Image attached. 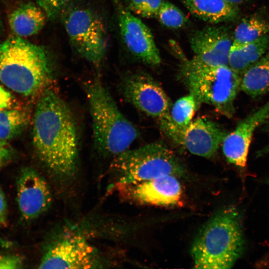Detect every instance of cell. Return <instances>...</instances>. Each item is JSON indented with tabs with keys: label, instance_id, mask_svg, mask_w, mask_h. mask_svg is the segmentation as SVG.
Segmentation results:
<instances>
[{
	"label": "cell",
	"instance_id": "6da1fadb",
	"mask_svg": "<svg viewBox=\"0 0 269 269\" xmlns=\"http://www.w3.org/2000/svg\"><path fill=\"white\" fill-rule=\"evenodd\" d=\"M32 142L39 160L54 178L63 183L74 178L78 157L76 124L70 109L51 86L38 96Z\"/></svg>",
	"mask_w": 269,
	"mask_h": 269
},
{
	"label": "cell",
	"instance_id": "7a4b0ae2",
	"mask_svg": "<svg viewBox=\"0 0 269 269\" xmlns=\"http://www.w3.org/2000/svg\"><path fill=\"white\" fill-rule=\"evenodd\" d=\"M53 66L48 51L18 36L0 44V81L26 97L39 96L50 86Z\"/></svg>",
	"mask_w": 269,
	"mask_h": 269
},
{
	"label": "cell",
	"instance_id": "3957f363",
	"mask_svg": "<svg viewBox=\"0 0 269 269\" xmlns=\"http://www.w3.org/2000/svg\"><path fill=\"white\" fill-rule=\"evenodd\" d=\"M244 248L241 218L237 210H220L201 227L191 248L194 268L229 269L241 257Z\"/></svg>",
	"mask_w": 269,
	"mask_h": 269
},
{
	"label": "cell",
	"instance_id": "277c9868",
	"mask_svg": "<svg viewBox=\"0 0 269 269\" xmlns=\"http://www.w3.org/2000/svg\"><path fill=\"white\" fill-rule=\"evenodd\" d=\"M92 120L95 146L105 156H116L128 150L138 132L118 109L98 78L84 84Z\"/></svg>",
	"mask_w": 269,
	"mask_h": 269
},
{
	"label": "cell",
	"instance_id": "5b68a950",
	"mask_svg": "<svg viewBox=\"0 0 269 269\" xmlns=\"http://www.w3.org/2000/svg\"><path fill=\"white\" fill-rule=\"evenodd\" d=\"M180 75L198 106L207 104L227 118L233 117L241 75L228 65H207L193 58L184 59Z\"/></svg>",
	"mask_w": 269,
	"mask_h": 269
},
{
	"label": "cell",
	"instance_id": "8992f818",
	"mask_svg": "<svg viewBox=\"0 0 269 269\" xmlns=\"http://www.w3.org/2000/svg\"><path fill=\"white\" fill-rule=\"evenodd\" d=\"M111 169L116 184L136 183L166 175L178 177L185 174L184 166L173 152L157 142L119 154L113 161Z\"/></svg>",
	"mask_w": 269,
	"mask_h": 269
},
{
	"label": "cell",
	"instance_id": "52a82bcc",
	"mask_svg": "<svg viewBox=\"0 0 269 269\" xmlns=\"http://www.w3.org/2000/svg\"><path fill=\"white\" fill-rule=\"evenodd\" d=\"M63 24L71 43L78 53L98 65L104 59L107 47V33L101 17L88 7L67 8L62 14Z\"/></svg>",
	"mask_w": 269,
	"mask_h": 269
},
{
	"label": "cell",
	"instance_id": "ba28073f",
	"mask_svg": "<svg viewBox=\"0 0 269 269\" xmlns=\"http://www.w3.org/2000/svg\"><path fill=\"white\" fill-rule=\"evenodd\" d=\"M104 263L98 250L85 237L69 233L60 235L47 245L39 268H101Z\"/></svg>",
	"mask_w": 269,
	"mask_h": 269
},
{
	"label": "cell",
	"instance_id": "9c48e42d",
	"mask_svg": "<svg viewBox=\"0 0 269 269\" xmlns=\"http://www.w3.org/2000/svg\"><path fill=\"white\" fill-rule=\"evenodd\" d=\"M160 126L174 142L193 154L206 158L215 155L228 134L218 123L205 118L197 119L183 129L176 128L172 121L162 123Z\"/></svg>",
	"mask_w": 269,
	"mask_h": 269
},
{
	"label": "cell",
	"instance_id": "30bf717a",
	"mask_svg": "<svg viewBox=\"0 0 269 269\" xmlns=\"http://www.w3.org/2000/svg\"><path fill=\"white\" fill-rule=\"evenodd\" d=\"M124 98L138 110L159 122L171 118V103L161 87L150 75L130 74L121 83Z\"/></svg>",
	"mask_w": 269,
	"mask_h": 269
},
{
	"label": "cell",
	"instance_id": "8fae6325",
	"mask_svg": "<svg viewBox=\"0 0 269 269\" xmlns=\"http://www.w3.org/2000/svg\"><path fill=\"white\" fill-rule=\"evenodd\" d=\"M113 2L119 31L128 50L145 64L159 65L161 62L159 52L149 28L120 0H113Z\"/></svg>",
	"mask_w": 269,
	"mask_h": 269
},
{
	"label": "cell",
	"instance_id": "7c38bea8",
	"mask_svg": "<svg viewBox=\"0 0 269 269\" xmlns=\"http://www.w3.org/2000/svg\"><path fill=\"white\" fill-rule=\"evenodd\" d=\"M177 176L166 175L136 183L116 184L120 196L138 204L167 206L176 204L182 193Z\"/></svg>",
	"mask_w": 269,
	"mask_h": 269
},
{
	"label": "cell",
	"instance_id": "4fadbf2b",
	"mask_svg": "<svg viewBox=\"0 0 269 269\" xmlns=\"http://www.w3.org/2000/svg\"><path fill=\"white\" fill-rule=\"evenodd\" d=\"M16 202L22 218L34 220L45 213L51 206L52 195L45 178L34 169L23 168L16 184Z\"/></svg>",
	"mask_w": 269,
	"mask_h": 269
},
{
	"label": "cell",
	"instance_id": "5bb4252c",
	"mask_svg": "<svg viewBox=\"0 0 269 269\" xmlns=\"http://www.w3.org/2000/svg\"><path fill=\"white\" fill-rule=\"evenodd\" d=\"M189 41L193 58L197 61L209 66L228 65L233 40L225 27L209 26L197 30Z\"/></svg>",
	"mask_w": 269,
	"mask_h": 269
},
{
	"label": "cell",
	"instance_id": "9a60e30c",
	"mask_svg": "<svg viewBox=\"0 0 269 269\" xmlns=\"http://www.w3.org/2000/svg\"><path fill=\"white\" fill-rule=\"evenodd\" d=\"M269 118V100L241 121L228 134L222 142V149L227 161L239 167L246 165L253 134Z\"/></svg>",
	"mask_w": 269,
	"mask_h": 269
},
{
	"label": "cell",
	"instance_id": "2e32d148",
	"mask_svg": "<svg viewBox=\"0 0 269 269\" xmlns=\"http://www.w3.org/2000/svg\"><path fill=\"white\" fill-rule=\"evenodd\" d=\"M195 16L212 23L232 21L238 15V6L225 0H180Z\"/></svg>",
	"mask_w": 269,
	"mask_h": 269
},
{
	"label": "cell",
	"instance_id": "e0dca14e",
	"mask_svg": "<svg viewBox=\"0 0 269 269\" xmlns=\"http://www.w3.org/2000/svg\"><path fill=\"white\" fill-rule=\"evenodd\" d=\"M47 16L42 8L32 2L20 4L8 16L11 29L20 37L38 33L44 26Z\"/></svg>",
	"mask_w": 269,
	"mask_h": 269
},
{
	"label": "cell",
	"instance_id": "ac0fdd59",
	"mask_svg": "<svg viewBox=\"0 0 269 269\" xmlns=\"http://www.w3.org/2000/svg\"><path fill=\"white\" fill-rule=\"evenodd\" d=\"M269 48V34L245 43L233 42L228 59V66L241 75L258 61Z\"/></svg>",
	"mask_w": 269,
	"mask_h": 269
},
{
	"label": "cell",
	"instance_id": "d6986e66",
	"mask_svg": "<svg viewBox=\"0 0 269 269\" xmlns=\"http://www.w3.org/2000/svg\"><path fill=\"white\" fill-rule=\"evenodd\" d=\"M241 90L253 99L269 92V51L241 75Z\"/></svg>",
	"mask_w": 269,
	"mask_h": 269
},
{
	"label": "cell",
	"instance_id": "ffe728a7",
	"mask_svg": "<svg viewBox=\"0 0 269 269\" xmlns=\"http://www.w3.org/2000/svg\"><path fill=\"white\" fill-rule=\"evenodd\" d=\"M29 121L25 110L9 109L0 110V140L7 141L20 134Z\"/></svg>",
	"mask_w": 269,
	"mask_h": 269
},
{
	"label": "cell",
	"instance_id": "44dd1931",
	"mask_svg": "<svg viewBox=\"0 0 269 269\" xmlns=\"http://www.w3.org/2000/svg\"><path fill=\"white\" fill-rule=\"evenodd\" d=\"M269 34V21L259 14L252 15L242 20L236 27L233 42L242 44Z\"/></svg>",
	"mask_w": 269,
	"mask_h": 269
},
{
	"label": "cell",
	"instance_id": "7402d4cb",
	"mask_svg": "<svg viewBox=\"0 0 269 269\" xmlns=\"http://www.w3.org/2000/svg\"><path fill=\"white\" fill-rule=\"evenodd\" d=\"M198 106L191 93L177 100L170 110V117L174 126L179 129L186 128L192 122Z\"/></svg>",
	"mask_w": 269,
	"mask_h": 269
},
{
	"label": "cell",
	"instance_id": "603a6c76",
	"mask_svg": "<svg viewBox=\"0 0 269 269\" xmlns=\"http://www.w3.org/2000/svg\"><path fill=\"white\" fill-rule=\"evenodd\" d=\"M156 17L162 25L173 29L181 28L187 22V17L179 8L163 0Z\"/></svg>",
	"mask_w": 269,
	"mask_h": 269
},
{
	"label": "cell",
	"instance_id": "cb8c5ba5",
	"mask_svg": "<svg viewBox=\"0 0 269 269\" xmlns=\"http://www.w3.org/2000/svg\"><path fill=\"white\" fill-rule=\"evenodd\" d=\"M162 0H127L126 7L133 13L145 18L156 17Z\"/></svg>",
	"mask_w": 269,
	"mask_h": 269
},
{
	"label": "cell",
	"instance_id": "d4e9b609",
	"mask_svg": "<svg viewBox=\"0 0 269 269\" xmlns=\"http://www.w3.org/2000/svg\"><path fill=\"white\" fill-rule=\"evenodd\" d=\"M75 0H36L47 17L55 19L61 15Z\"/></svg>",
	"mask_w": 269,
	"mask_h": 269
},
{
	"label": "cell",
	"instance_id": "484cf974",
	"mask_svg": "<svg viewBox=\"0 0 269 269\" xmlns=\"http://www.w3.org/2000/svg\"><path fill=\"white\" fill-rule=\"evenodd\" d=\"M22 265V259L17 255L0 254V269H19Z\"/></svg>",
	"mask_w": 269,
	"mask_h": 269
},
{
	"label": "cell",
	"instance_id": "4316f807",
	"mask_svg": "<svg viewBox=\"0 0 269 269\" xmlns=\"http://www.w3.org/2000/svg\"><path fill=\"white\" fill-rule=\"evenodd\" d=\"M7 205L3 192L0 188V225H5L7 220Z\"/></svg>",
	"mask_w": 269,
	"mask_h": 269
},
{
	"label": "cell",
	"instance_id": "83f0119b",
	"mask_svg": "<svg viewBox=\"0 0 269 269\" xmlns=\"http://www.w3.org/2000/svg\"><path fill=\"white\" fill-rule=\"evenodd\" d=\"M12 99V96L9 92L0 85V110L9 108Z\"/></svg>",
	"mask_w": 269,
	"mask_h": 269
},
{
	"label": "cell",
	"instance_id": "f1b7e54d",
	"mask_svg": "<svg viewBox=\"0 0 269 269\" xmlns=\"http://www.w3.org/2000/svg\"><path fill=\"white\" fill-rule=\"evenodd\" d=\"M11 155L12 152L6 145V142L0 140V163L9 159Z\"/></svg>",
	"mask_w": 269,
	"mask_h": 269
},
{
	"label": "cell",
	"instance_id": "f546056e",
	"mask_svg": "<svg viewBox=\"0 0 269 269\" xmlns=\"http://www.w3.org/2000/svg\"><path fill=\"white\" fill-rule=\"evenodd\" d=\"M264 131L267 134L269 138V124H267L263 128ZM258 156H263L269 154V141L267 144L257 153Z\"/></svg>",
	"mask_w": 269,
	"mask_h": 269
},
{
	"label": "cell",
	"instance_id": "4dcf8cb0",
	"mask_svg": "<svg viewBox=\"0 0 269 269\" xmlns=\"http://www.w3.org/2000/svg\"><path fill=\"white\" fill-rule=\"evenodd\" d=\"M225 0L232 4L238 6L240 4H242L247 2L248 0Z\"/></svg>",
	"mask_w": 269,
	"mask_h": 269
},
{
	"label": "cell",
	"instance_id": "1f68e13d",
	"mask_svg": "<svg viewBox=\"0 0 269 269\" xmlns=\"http://www.w3.org/2000/svg\"><path fill=\"white\" fill-rule=\"evenodd\" d=\"M1 26V20H0V27Z\"/></svg>",
	"mask_w": 269,
	"mask_h": 269
}]
</instances>
